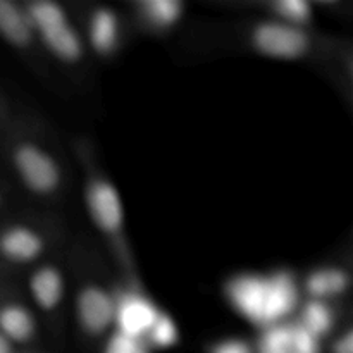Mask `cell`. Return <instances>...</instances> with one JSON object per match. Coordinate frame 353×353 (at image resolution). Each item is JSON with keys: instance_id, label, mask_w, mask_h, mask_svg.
Instances as JSON below:
<instances>
[{"instance_id": "6da1fadb", "label": "cell", "mask_w": 353, "mask_h": 353, "mask_svg": "<svg viewBox=\"0 0 353 353\" xmlns=\"http://www.w3.org/2000/svg\"><path fill=\"white\" fill-rule=\"evenodd\" d=\"M207 41L210 47L248 52L269 61L305 64L326 78L338 93L350 99L353 52L348 40L319 31L262 17H245L226 24H214Z\"/></svg>"}, {"instance_id": "7a4b0ae2", "label": "cell", "mask_w": 353, "mask_h": 353, "mask_svg": "<svg viewBox=\"0 0 353 353\" xmlns=\"http://www.w3.org/2000/svg\"><path fill=\"white\" fill-rule=\"evenodd\" d=\"M71 152L79 171L83 209L95 231L100 250L117 281L124 285H143L128 230L123 196L103 168L95 143L88 137H76L71 143Z\"/></svg>"}, {"instance_id": "3957f363", "label": "cell", "mask_w": 353, "mask_h": 353, "mask_svg": "<svg viewBox=\"0 0 353 353\" xmlns=\"http://www.w3.org/2000/svg\"><path fill=\"white\" fill-rule=\"evenodd\" d=\"M7 169L26 195L45 207L59 205L71 192V171L50 130L34 117H17L2 137Z\"/></svg>"}, {"instance_id": "277c9868", "label": "cell", "mask_w": 353, "mask_h": 353, "mask_svg": "<svg viewBox=\"0 0 353 353\" xmlns=\"http://www.w3.org/2000/svg\"><path fill=\"white\" fill-rule=\"evenodd\" d=\"M69 321L86 343L102 345L114 330L117 278L103 252L83 240L65 248Z\"/></svg>"}, {"instance_id": "5b68a950", "label": "cell", "mask_w": 353, "mask_h": 353, "mask_svg": "<svg viewBox=\"0 0 353 353\" xmlns=\"http://www.w3.org/2000/svg\"><path fill=\"white\" fill-rule=\"evenodd\" d=\"M228 307L257 331L293 319L300 302V274L290 268L241 271L223 283Z\"/></svg>"}, {"instance_id": "8992f818", "label": "cell", "mask_w": 353, "mask_h": 353, "mask_svg": "<svg viewBox=\"0 0 353 353\" xmlns=\"http://www.w3.org/2000/svg\"><path fill=\"white\" fill-rule=\"evenodd\" d=\"M24 7L50 65L65 71L69 78L86 76L92 57L69 6L55 0H24Z\"/></svg>"}, {"instance_id": "52a82bcc", "label": "cell", "mask_w": 353, "mask_h": 353, "mask_svg": "<svg viewBox=\"0 0 353 353\" xmlns=\"http://www.w3.org/2000/svg\"><path fill=\"white\" fill-rule=\"evenodd\" d=\"M64 228L50 216H23L0 221V276L12 278L61 250Z\"/></svg>"}, {"instance_id": "ba28073f", "label": "cell", "mask_w": 353, "mask_h": 353, "mask_svg": "<svg viewBox=\"0 0 353 353\" xmlns=\"http://www.w3.org/2000/svg\"><path fill=\"white\" fill-rule=\"evenodd\" d=\"M23 292L41 327L61 334L69 323V269L65 248L24 272Z\"/></svg>"}, {"instance_id": "9c48e42d", "label": "cell", "mask_w": 353, "mask_h": 353, "mask_svg": "<svg viewBox=\"0 0 353 353\" xmlns=\"http://www.w3.org/2000/svg\"><path fill=\"white\" fill-rule=\"evenodd\" d=\"M69 9L74 14L90 57L109 62L123 52L130 33L123 10L100 2L76 3Z\"/></svg>"}, {"instance_id": "30bf717a", "label": "cell", "mask_w": 353, "mask_h": 353, "mask_svg": "<svg viewBox=\"0 0 353 353\" xmlns=\"http://www.w3.org/2000/svg\"><path fill=\"white\" fill-rule=\"evenodd\" d=\"M0 333L19 352L34 347L41 334L40 321L23 288L7 276H0Z\"/></svg>"}, {"instance_id": "8fae6325", "label": "cell", "mask_w": 353, "mask_h": 353, "mask_svg": "<svg viewBox=\"0 0 353 353\" xmlns=\"http://www.w3.org/2000/svg\"><path fill=\"white\" fill-rule=\"evenodd\" d=\"M0 40L33 71L47 78L50 62L41 50L24 0H0Z\"/></svg>"}, {"instance_id": "7c38bea8", "label": "cell", "mask_w": 353, "mask_h": 353, "mask_svg": "<svg viewBox=\"0 0 353 353\" xmlns=\"http://www.w3.org/2000/svg\"><path fill=\"white\" fill-rule=\"evenodd\" d=\"M188 6L183 0H131L123 6L130 31L152 38H168L185 23Z\"/></svg>"}, {"instance_id": "4fadbf2b", "label": "cell", "mask_w": 353, "mask_h": 353, "mask_svg": "<svg viewBox=\"0 0 353 353\" xmlns=\"http://www.w3.org/2000/svg\"><path fill=\"white\" fill-rule=\"evenodd\" d=\"M161 310L162 307L147 292L145 285H124L117 281L112 331L143 341Z\"/></svg>"}, {"instance_id": "5bb4252c", "label": "cell", "mask_w": 353, "mask_h": 353, "mask_svg": "<svg viewBox=\"0 0 353 353\" xmlns=\"http://www.w3.org/2000/svg\"><path fill=\"white\" fill-rule=\"evenodd\" d=\"M353 285L352 268L348 261L333 259L312 265L300 274V290L303 299L323 302H348Z\"/></svg>"}, {"instance_id": "9a60e30c", "label": "cell", "mask_w": 353, "mask_h": 353, "mask_svg": "<svg viewBox=\"0 0 353 353\" xmlns=\"http://www.w3.org/2000/svg\"><path fill=\"white\" fill-rule=\"evenodd\" d=\"M243 12L247 17L278 21L300 28H317V10L312 0H226L214 6Z\"/></svg>"}, {"instance_id": "2e32d148", "label": "cell", "mask_w": 353, "mask_h": 353, "mask_svg": "<svg viewBox=\"0 0 353 353\" xmlns=\"http://www.w3.org/2000/svg\"><path fill=\"white\" fill-rule=\"evenodd\" d=\"M348 302H323L303 299L293 319L321 343H326L347 323H350Z\"/></svg>"}, {"instance_id": "e0dca14e", "label": "cell", "mask_w": 353, "mask_h": 353, "mask_svg": "<svg viewBox=\"0 0 353 353\" xmlns=\"http://www.w3.org/2000/svg\"><path fill=\"white\" fill-rule=\"evenodd\" d=\"M254 347L255 353H324V345L295 319L257 331Z\"/></svg>"}, {"instance_id": "ac0fdd59", "label": "cell", "mask_w": 353, "mask_h": 353, "mask_svg": "<svg viewBox=\"0 0 353 353\" xmlns=\"http://www.w3.org/2000/svg\"><path fill=\"white\" fill-rule=\"evenodd\" d=\"M181 341V330L178 326V321L162 309L155 323L148 330L147 336L143 338V343L150 352H165L176 348Z\"/></svg>"}, {"instance_id": "d6986e66", "label": "cell", "mask_w": 353, "mask_h": 353, "mask_svg": "<svg viewBox=\"0 0 353 353\" xmlns=\"http://www.w3.org/2000/svg\"><path fill=\"white\" fill-rule=\"evenodd\" d=\"M100 347H102V353H152L141 340L124 336L116 331H112Z\"/></svg>"}, {"instance_id": "ffe728a7", "label": "cell", "mask_w": 353, "mask_h": 353, "mask_svg": "<svg viewBox=\"0 0 353 353\" xmlns=\"http://www.w3.org/2000/svg\"><path fill=\"white\" fill-rule=\"evenodd\" d=\"M205 353H255L254 341L240 336H226L210 341Z\"/></svg>"}, {"instance_id": "44dd1931", "label": "cell", "mask_w": 353, "mask_h": 353, "mask_svg": "<svg viewBox=\"0 0 353 353\" xmlns=\"http://www.w3.org/2000/svg\"><path fill=\"white\" fill-rule=\"evenodd\" d=\"M324 352L327 353H353V326L352 321L345 324L336 334L324 343Z\"/></svg>"}, {"instance_id": "7402d4cb", "label": "cell", "mask_w": 353, "mask_h": 353, "mask_svg": "<svg viewBox=\"0 0 353 353\" xmlns=\"http://www.w3.org/2000/svg\"><path fill=\"white\" fill-rule=\"evenodd\" d=\"M0 353H19V350L2 333H0Z\"/></svg>"}, {"instance_id": "603a6c76", "label": "cell", "mask_w": 353, "mask_h": 353, "mask_svg": "<svg viewBox=\"0 0 353 353\" xmlns=\"http://www.w3.org/2000/svg\"><path fill=\"white\" fill-rule=\"evenodd\" d=\"M7 205H9V196H7L6 190H3L2 186H0V217H2L3 214H6Z\"/></svg>"}, {"instance_id": "cb8c5ba5", "label": "cell", "mask_w": 353, "mask_h": 353, "mask_svg": "<svg viewBox=\"0 0 353 353\" xmlns=\"http://www.w3.org/2000/svg\"><path fill=\"white\" fill-rule=\"evenodd\" d=\"M2 116H3V107H2V102H0V121H2Z\"/></svg>"}, {"instance_id": "d4e9b609", "label": "cell", "mask_w": 353, "mask_h": 353, "mask_svg": "<svg viewBox=\"0 0 353 353\" xmlns=\"http://www.w3.org/2000/svg\"><path fill=\"white\" fill-rule=\"evenodd\" d=\"M19 353H33V352H19Z\"/></svg>"}]
</instances>
